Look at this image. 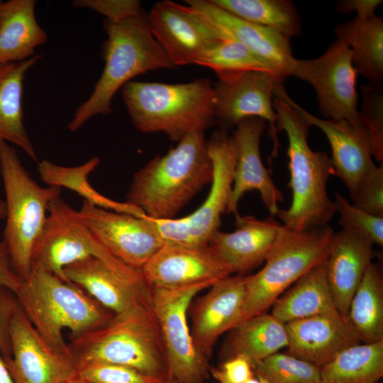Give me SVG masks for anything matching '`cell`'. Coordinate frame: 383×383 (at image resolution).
<instances>
[{
  "mask_svg": "<svg viewBox=\"0 0 383 383\" xmlns=\"http://www.w3.org/2000/svg\"><path fill=\"white\" fill-rule=\"evenodd\" d=\"M334 233L328 224L304 231L281 224L264 266L246 276L244 304L235 326L267 312L298 279L325 262Z\"/></svg>",
  "mask_w": 383,
  "mask_h": 383,
  "instance_id": "7",
  "label": "cell"
},
{
  "mask_svg": "<svg viewBox=\"0 0 383 383\" xmlns=\"http://www.w3.org/2000/svg\"><path fill=\"white\" fill-rule=\"evenodd\" d=\"M357 74L350 50L338 39L318 57L294 58L287 72V77L304 80L313 88L326 118L344 119L362 126L357 109Z\"/></svg>",
  "mask_w": 383,
  "mask_h": 383,
  "instance_id": "10",
  "label": "cell"
},
{
  "mask_svg": "<svg viewBox=\"0 0 383 383\" xmlns=\"http://www.w3.org/2000/svg\"><path fill=\"white\" fill-rule=\"evenodd\" d=\"M382 3L380 0H345L337 3L336 8L340 13L355 11L357 17L367 18L375 15V10Z\"/></svg>",
  "mask_w": 383,
  "mask_h": 383,
  "instance_id": "45",
  "label": "cell"
},
{
  "mask_svg": "<svg viewBox=\"0 0 383 383\" xmlns=\"http://www.w3.org/2000/svg\"><path fill=\"white\" fill-rule=\"evenodd\" d=\"M274 94L296 109L311 126L318 127L325 134L331 148L335 175L350 195L362 178L377 166L372 159V145L365 128L347 120L323 119L312 115L288 96L282 84L277 86Z\"/></svg>",
  "mask_w": 383,
  "mask_h": 383,
  "instance_id": "20",
  "label": "cell"
},
{
  "mask_svg": "<svg viewBox=\"0 0 383 383\" xmlns=\"http://www.w3.org/2000/svg\"><path fill=\"white\" fill-rule=\"evenodd\" d=\"M35 0H9L0 10V65L25 61L48 35L38 23Z\"/></svg>",
  "mask_w": 383,
  "mask_h": 383,
  "instance_id": "27",
  "label": "cell"
},
{
  "mask_svg": "<svg viewBox=\"0 0 383 383\" xmlns=\"http://www.w3.org/2000/svg\"><path fill=\"white\" fill-rule=\"evenodd\" d=\"M347 319L360 342L383 340V280L372 262L351 299Z\"/></svg>",
  "mask_w": 383,
  "mask_h": 383,
  "instance_id": "32",
  "label": "cell"
},
{
  "mask_svg": "<svg viewBox=\"0 0 383 383\" xmlns=\"http://www.w3.org/2000/svg\"><path fill=\"white\" fill-rule=\"evenodd\" d=\"M2 4H3V1L0 0V10H1V8Z\"/></svg>",
  "mask_w": 383,
  "mask_h": 383,
  "instance_id": "51",
  "label": "cell"
},
{
  "mask_svg": "<svg viewBox=\"0 0 383 383\" xmlns=\"http://www.w3.org/2000/svg\"><path fill=\"white\" fill-rule=\"evenodd\" d=\"M287 353L321 367L345 348L360 343L351 328L324 316L285 323Z\"/></svg>",
  "mask_w": 383,
  "mask_h": 383,
  "instance_id": "25",
  "label": "cell"
},
{
  "mask_svg": "<svg viewBox=\"0 0 383 383\" xmlns=\"http://www.w3.org/2000/svg\"><path fill=\"white\" fill-rule=\"evenodd\" d=\"M104 28L107 34L103 49L104 70L91 94L68 123L72 132L96 115L112 113L114 95L135 77L176 67L154 38L145 13L117 23L104 21Z\"/></svg>",
  "mask_w": 383,
  "mask_h": 383,
  "instance_id": "5",
  "label": "cell"
},
{
  "mask_svg": "<svg viewBox=\"0 0 383 383\" xmlns=\"http://www.w3.org/2000/svg\"><path fill=\"white\" fill-rule=\"evenodd\" d=\"M372 245L365 238L345 229L333 236L326 261L327 278L335 305L346 318L351 299L372 263Z\"/></svg>",
  "mask_w": 383,
  "mask_h": 383,
  "instance_id": "24",
  "label": "cell"
},
{
  "mask_svg": "<svg viewBox=\"0 0 383 383\" xmlns=\"http://www.w3.org/2000/svg\"><path fill=\"white\" fill-rule=\"evenodd\" d=\"M362 104L359 111L361 123L367 131L372 156L383 160V89L381 84L368 83L361 86Z\"/></svg>",
  "mask_w": 383,
  "mask_h": 383,
  "instance_id": "37",
  "label": "cell"
},
{
  "mask_svg": "<svg viewBox=\"0 0 383 383\" xmlns=\"http://www.w3.org/2000/svg\"><path fill=\"white\" fill-rule=\"evenodd\" d=\"M321 383H377L383 376V340L356 343L320 367Z\"/></svg>",
  "mask_w": 383,
  "mask_h": 383,
  "instance_id": "33",
  "label": "cell"
},
{
  "mask_svg": "<svg viewBox=\"0 0 383 383\" xmlns=\"http://www.w3.org/2000/svg\"><path fill=\"white\" fill-rule=\"evenodd\" d=\"M15 294L40 335L55 350L70 357L63 330L70 331V338H75L102 326L114 314L77 285L37 265H32Z\"/></svg>",
  "mask_w": 383,
  "mask_h": 383,
  "instance_id": "3",
  "label": "cell"
},
{
  "mask_svg": "<svg viewBox=\"0 0 383 383\" xmlns=\"http://www.w3.org/2000/svg\"><path fill=\"white\" fill-rule=\"evenodd\" d=\"M337 39L349 48L357 74L369 83L381 84L383 79V20L373 16L355 17L335 26Z\"/></svg>",
  "mask_w": 383,
  "mask_h": 383,
  "instance_id": "29",
  "label": "cell"
},
{
  "mask_svg": "<svg viewBox=\"0 0 383 383\" xmlns=\"http://www.w3.org/2000/svg\"><path fill=\"white\" fill-rule=\"evenodd\" d=\"M6 217V206L4 200L0 198V222Z\"/></svg>",
  "mask_w": 383,
  "mask_h": 383,
  "instance_id": "47",
  "label": "cell"
},
{
  "mask_svg": "<svg viewBox=\"0 0 383 383\" xmlns=\"http://www.w3.org/2000/svg\"><path fill=\"white\" fill-rule=\"evenodd\" d=\"M64 275L113 313L152 304V288L141 270L116 257L80 260L67 266Z\"/></svg>",
  "mask_w": 383,
  "mask_h": 383,
  "instance_id": "12",
  "label": "cell"
},
{
  "mask_svg": "<svg viewBox=\"0 0 383 383\" xmlns=\"http://www.w3.org/2000/svg\"><path fill=\"white\" fill-rule=\"evenodd\" d=\"M79 216L113 256L141 270L164 242L151 218L113 211L83 201Z\"/></svg>",
  "mask_w": 383,
  "mask_h": 383,
  "instance_id": "14",
  "label": "cell"
},
{
  "mask_svg": "<svg viewBox=\"0 0 383 383\" xmlns=\"http://www.w3.org/2000/svg\"><path fill=\"white\" fill-rule=\"evenodd\" d=\"M75 8H85L105 16V21L117 23L144 13L138 0H75Z\"/></svg>",
  "mask_w": 383,
  "mask_h": 383,
  "instance_id": "41",
  "label": "cell"
},
{
  "mask_svg": "<svg viewBox=\"0 0 383 383\" xmlns=\"http://www.w3.org/2000/svg\"><path fill=\"white\" fill-rule=\"evenodd\" d=\"M213 166L204 132L188 134L133 174L126 201L155 219L172 218L206 185Z\"/></svg>",
  "mask_w": 383,
  "mask_h": 383,
  "instance_id": "1",
  "label": "cell"
},
{
  "mask_svg": "<svg viewBox=\"0 0 383 383\" xmlns=\"http://www.w3.org/2000/svg\"><path fill=\"white\" fill-rule=\"evenodd\" d=\"M245 21L282 33L289 38L301 32V17L288 0H211Z\"/></svg>",
  "mask_w": 383,
  "mask_h": 383,
  "instance_id": "34",
  "label": "cell"
},
{
  "mask_svg": "<svg viewBox=\"0 0 383 383\" xmlns=\"http://www.w3.org/2000/svg\"><path fill=\"white\" fill-rule=\"evenodd\" d=\"M199 16L220 38L243 43L273 65L284 79L294 60L290 38L275 30L241 19L214 4L211 0H186Z\"/></svg>",
  "mask_w": 383,
  "mask_h": 383,
  "instance_id": "22",
  "label": "cell"
},
{
  "mask_svg": "<svg viewBox=\"0 0 383 383\" xmlns=\"http://www.w3.org/2000/svg\"><path fill=\"white\" fill-rule=\"evenodd\" d=\"M147 18L154 38L175 67L195 65L221 39L188 5L158 1Z\"/></svg>",
  "mask_w": 383,
  "mask_h": 383,
  "instance_id": "17",
  "label": "cell"
},
{
  "mask_svg": "<svg viewBox=\"0 0 383 383\" xmlns=\"http://www.w3.org/2000/svg\"><path fill=\"white\" fill-rule=\"evenodd\" d=\"M23 282V279L13 267L5 243L0 240V286L6 287L16 294Z\"/></svg>",
  "mask_w": 383,
  "mask_h": 383,
  "instance_id": "44",
  "label": "cell"
},
{
  "mask_svg": "<svg viewBox=\"0 0 383 383\" xmlns=\"http://www.w3.org/2000/svg\"><path fill=\"white\" fill-rule=\"evenodd\" d=\"M213 83V113L216 122L224 127L236 126L248 118H259L268 123L272 141L271 158L278 155L277 116L272 102L277 83L275 75L262 71H249L218 77Z\"/></svg>",
  "mask_w": 383,
  "mask_h": 383,
  "instance_id": "13",
  "label": "cell"
},
{
  "mask_svg": "<svg viewBox=\"0 0 383 383\" xmlns=\"http://www.w3.org/2000/svg\"><path fill=\"white\" fill-rule=\"evenodd\" d=\"M211 375L218 383H245L255 376L252 362L238 355L227 358L218 367H210Z\"/></svg>",
  "mask_w": 383,
  "mask_h": 383,
  "instance_id": "42",
  "label": "cell"
},
{
  "mask_svg": "<svg viewBox=\"0 0 383 383\" xmlns=\"http://www.w3.org/2000/svg\"><path fill=\"white\" fill-rule=\"evenodd\" d=\"M160 383H174L172 379L170 378H166L161 381Z\"/></svg>",
  "mask_w": 383,
  "mask_h": 383,
  "instance_id": "50",
  "label": "cell"
},
{
  "mask_svg": "<svg viewBox=\"0 0 383 383\" xmlns=\"http://www.w3.org/2000/svg\"><path fill=\"white\" fill-rule=\"evenodd\" d=\"M77 376L91 383H160V379L132 367L105 362H89L77 367Z\"/></svg>",
  "mask_w": 383,
  "mask_h": 383,
  "instance_id": "39",
  "label": "cell"
},
{
  "mask_svg": "<svg viewBox=\"0 0 383 383\" xmlns=\"http://www.w3.org/2000/svg\"><path fill=\"white\" fill-rule=\"evenodd\" d=\"M235 216V229L218 231L209 245L230 266L233 273L244 275L265 262L276 240L281 223L273 216L260 219L252 216Z\"/></svg>",
  "mask_w": 383,
  "mask_h": 383,
  "instance_id": "23",
  "label": "cell"
},
{
  "mask_svg": "<svg viewBox=\"0 0 383 383\" xmlns=\"http://www.w3.org/2000/svg\"><path fill=\"white\" fill-rule=\"evenodd\" d=\"M11 355L3 356L14 383H67L77 374L71 357L51 348L21 308L10 325Z\"/></svg>",
  "mask_w": 383,
  "mask_h": 383,
  "instance_id": "15",
  "label": "cell"
},
{
  "mask_svg": "<svg viewBox=\"0 0 383 383\" xmlns=\"http://www.w3.org/2000/svg\"><path fill=\"white\" fill-rule=\"evenodd\" d=\"M350 196L355 207L371 215L383 217L382 165H377L367 173Z\"/></svg>",
  "mask_w": 383,
  "mask_h": 383,
  "instance_id": "40",
  "label": "cell"
},
{
  "mask_svg": "<svg viewBox=\"0 0 383 383\" xmlns=\"http://www.w3.org/2000/svg\"><path fill=\"white\" fill-rule=\"evenodd\" d=\"M228 332V358L241 355L252 363L279 352L288 344L285 323L267 312L242 321Z\"/></svg>",
  "mask_w": 383,
  "mask_h": 383,
  "instance_id": "30",
  "label": "cell"
},
{
  "mask_svg": "<svg viewBox=\"0 0 383 383\" xmlns=\"http://www.w3.org/2000/svg\"><path fill=\"white\" fill-rule=\"evenodd\" d=\"M67 383H91L88 381H86L82 378H80L79 377L77 376V374L73 377L72 379H71Z\"/></svg>",
  "mask_w": 383,
  "mask_h": 383,
  "instance_id": "48",
  "label": "cell"
},
{
  "mask_svg": "<svg viewBox=\"0 0 383 383\" xmlns=\"http://www.w3.org/2000/svg\"><path fill=\"white\" fill-rule=\"evenodd\" d=\"M272 105L278 130L284 131L288 138V186L292 192L290 206L279 209L277 215L284 226L297 231L328 225L335 213L326 189L329 177L335 175L331 158L310 148L307 137L311 126L296 109L277 96Z\"/></svg>",
  "mask_w": 383,
  "mask_h": 383,
  "instance_id": "2",
  "label": "cell"
},
{
  "mask_svg": "<svg viewBox=\"0 0 383 383\" xmlns=\"http://www.w3.org/2000/svg\"><path fill=\"white\" fill-rule=\"evenodd\" d=\"M152 288H178L214 282L233 274L209 245L164 243L142 267Z\"/></svg>",
  "mask_w": 383,
  "mask_h": 383,
  "instance_id": "16",
  "label": "cell"
},
{
  "mask_svg": "<svg viewBox=\"0 0 383 383\" xmlns=\"http://www.w3.org/2000/svg\"><path fill=\"white\" fill-rule=\"evenodd\" d=\"M188 309L195 347L209 360L218 338L233 328L246 293V276L232 274L213 282Z\"/></svg>",
  "mask_w": 383,
  "mask_h": 383,
  "instance_id": "18",
  "label": "cell"
},
{
  "mask_svg": "<svg viewBox=\"0 0 383 383\" xmlns=\"http://www.w3.org/2000/svg\"><path fill=\"white\" fill-rule=\"evenodd\" d=\"M41 57L35 54L23 62L0 65V140L19 147L33 160L37 155L23 123V81Z\"/></svg>",
  "mask_w": 383,
  "mask_h": 383,
  "instance_id": "28",
  "label": "cell"
},
{
  "mask_svg": "<svg viewBox=\"0 0 383 383\" xmlns=\"http://www.w3.org/2000/svg\"><path fill=\"white\" fill-rule=\"evenodd\" d=\"M0 174L5 192L3 232L13 267L24 280L32 267L34 244L43 228L50 202L62 188L42 187L22 164L16 149L0 140Z\"/></svg>",
  "mask_w": 383,
  "mask_h": 383,
  "instance_id": "8",
  "label": "cell"
},
{
  "mask_svg": "<svg viewBox=\"0 0 383 383\" xmlns=\"http://www.w3.org/2000/svg\"><path fill=\"white\" fill-rule=\"evenodd\" d=\"M48 213L33 246L32 265L66 281L64 269L70 265L89 257H115L91 233L78 211L60 196L50 202Z\"/></svg>",
  "mask_w": 383,
  "mask_h": 383,
  "instance_id": "11",
  "label": "cell"
},
{
  "mask_svg": "<svg viewBox=\"0 0 383 383\" xmlns=\"http://www.w3.org/2000/svg\"><path fill=\"white\" fill-rule=\"evenodd\" d=\"M334 206L343 229L355 233L373 245H383V217L371 215L355 207L340 193H335Z\"/></svg>",
  "mask_w": 383,
  "mask_h": 383,
  "instance_id": "38",
  "label": "cell"
},
{
  "mask_svg": "<svg viewBox=\"0 0 383 383\" xmlns=\"http://www.w3.org/2000/svg\"><path fill=\"white\" fill-rule=\"evenodd\" d=\"M99 164L100 159L98 157H93L82 165L72 167L62 166L43 160L38 162V172L47 186L68 189L94 206L138 217L145 216L143 211L136 206L127 201L113 200L91 187L89 176Z\"/></svg>",
  "mask_w": 383,
  "mask_h": 383,
  "instance_id": "31",
  "label": "cell"
},
{
  "mask_svg": "<svg viewBox=\"0 0 383 383\" xmlns=\"http://www.w3.org/2000/svg\"><path fill=\"white\" fill-rule=\"evenodd\" d=\"M267 123L259 118H248L235 126L232 135L236 150L233 183L227 213L238 215L240 199L250 191H257L271 216L279 211L284 196L275 186L262 161L260 144Z\"/></svg>",
  "mask_w": 383,
  "mask_h": 383,
  "instance_id": "21",
  "label": "cell"
},
{
  "mask_svg": "<svg viewBox=\"0 0 383 383\" xmlns=\"http://www.w3.org/2000/svg\"><path fill=\"white\" fill-rule=\"evenodd\" d=\"M377 383H382V382H377Z\"/></svg>",
  "mask_w": 383,
  "mask_h": 383,
  "instance_id": "52",
  "label": "cell"
},
{
  "mask_svg": "<svg viewBox=\"0 0 383 383\" xmlns=\"http://www.w3.org/2000/svg\"><path fill=\"white\" fill-rule=\"evenodd\" d=\"M121 91L131 121L142 133H162L179 142L216 123L213 83L206 78L178 84L132 80Z\"/></svg>",
  "mask_w": 383,
  "mask_h": 383,
  "instance_id": "6",
  "label": "cell"
},
{
  "mask_svg": "<svg viewBox=\"0 0 383 383\" xmlns=\"http://www.w3.org/2000/svg\"><path fill=\"white\" fill-rule=\"evenodd\" d=\"M245 383H265L262 379L257 377L255 375L248 380Z\"/></svg>",
  "mask_w": 383,
  "mask_h": 383,
  "instance_id": "49",
  "label": "cell"
},
{
  "mask_svg": "<svg viewBox=\"0 0 383 383\" xmlns=\"http://www.w3.org/2000/svg\"><path fill=\"white\" fill-rule=\"evenodd\" d=\"M70 339V353L76 367L105 362L168 378L166 350L152 304L114 313L102 326Z\"/></svg>",
  "mask_w": 383,
  "mask_h": 383,
  "instance_id": "4",
  "label": "cell"
},
{
  "mask_svg": "<svg viewBox=\"0 0 383 383\" xmlns=\"http://www.w3.org/2000/svg\"><path fill=\"white\" fill-rule=\"evenodd\" d=\"M213 166V177L209 194L203 204L189 215L179 218L192 245H209L219 231L221 216L231 199L236 150L234 140L225 130L214 132L207 140Z\"/></svg>",
  "mask_w": 383,
  "mask_h": 383,
  "instance_id": "19",
  "label": "cell"
},
{
  "mask_svg": "<svg viewBox=\"0 0 383 383\" xmlns=\"http://www.w3.org/2000/svg\"><path fill=\"white\" fill-rule=\"evenodd\" d=\"M212 284L152 288V307L166 350L168 378L174 383H205L210 376L209 360L192 339L188 309L193 299Z\"/></svg>",
  "mask_w": 383,
  "mask_h": 383,
  "instance_id": "9",
  "label": "cell"
},
{
  "mask_svg": "<svg viewBox=\"0 0 383 383\" xmlns=\"http://www.w3.org/2000/svg\"><path fill=\"white\" fill-rule=\"evenodd\" d=\"M18 307L15 293L0 286V350L3 356L11 355L10 325Z\"/></svg>",
  "mask_w": 383,
  "mask_h": 383,
  "instance_id": "43",
  "label": "cell"
},
{
  "mask_svg": "<svg viewBox=\"0 0 383 383\" xmlns=\"http://www.w3.org/2000/svg\"><path fill=\"white\" fill-rule=\"evenodd\" d=\"M252 367L265 383H321L320 367L287 353L278 352L252 363Z\"/></svg>",
  "mask_w": 383,
  "mask_h": 383,
  "instance_id": "36",
  "label": "cell"
},
{
  "mask_svg": "<svg viewBox=\"0 0 383 383\" xmlns=\"http://www.w3.org/2000/svg\"><path fill=\"white\" fill-rule=\"evenodd\" d=\"M195 65L213 70L218 77L249 71L270 72L284 81L279 71L241 43L221 38L206 49Z\"/></svg>",
  "mask_w": 383,
  "mask_h": 383,
  "instance_id": "35",
  "label": "cell"
},
{
  "mask_svg": "<svg viewBox=\"0 0 383 383\" xmlns=\"http://www.w3.org/2000/svg\"><path fill=\"white\" fill-rule=\"evenodd\" d=\"M0 383H14L0 350Z\"/></svg>",
  "mask_w": 383,
  "mask_h": 383,
  "instance_id": "46",
  "label": "cell"
},
{
  "mask_svg": "<svg viewBox=\"0 0 383 383\" xmlns=\"http://www.w3.org/2000/svg\"><path fill=\"white\" fill-rule=\"evenodd\" d=\"M326 261L303 275L277 299L272 306L271 313L274 316L286 323L310 316H324L351 328L348 319L335 305L328 282Z\"/></svg>",
  "mask_w": 383,
  "mask_h": 383,
  "instance_id": "26",
  "label": "cell"
}]
</instances>
